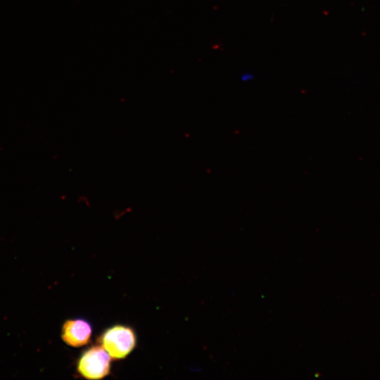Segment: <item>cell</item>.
Segmentation results:
<instances>
[{
  "label": "cell",
  "mask_w": 380,
  "mask_h": 380,
  "mask_svg": "<svg viewBox=\"0 0 380 380\" xmlns=\"http://www.w3.org/2000/svg\"><path fill=\"white\" fill-rule=\"evenodd\" d=\"M91 334L92 327L88 321L82 318L70 319L63 323L61 338L69 346L79 348L89 343Z\"/></svg>",
  "instance_id": "obj_3"
},
{
  "label": "cell",
  "mask_w": 380,
  "mask_h": 380,
  "mask_svg": "<svg viewBox=\"0 0 380 380\" xmlns=\"http://www.w3.org/2000/svg\"><path fill=\"white\" fill-rule=\"evenodd\" d=\"M99 343L111 359L120 360L134 350L137 337L131 327L118 324L106 329L99 338Z\"/></svg>",
  "instance_id": "obj_1"
},
{
  "label": "cell",
  "mask_w": 380,
  "mask_h": 380,
  "mask_svg": "<svg viewBox=\"0 0 380 380\" xmlns=\"http://www.w3.org/2000/svg\"><path fill=\"white\" fill-rule=\"evenodd\" d=\"M110 357L99 346L87 349L80 357L77 371L80 376L89 380H99L109 374Z\"/></svg>",
  "instance_id": "obj_2"
}]
</instances>
